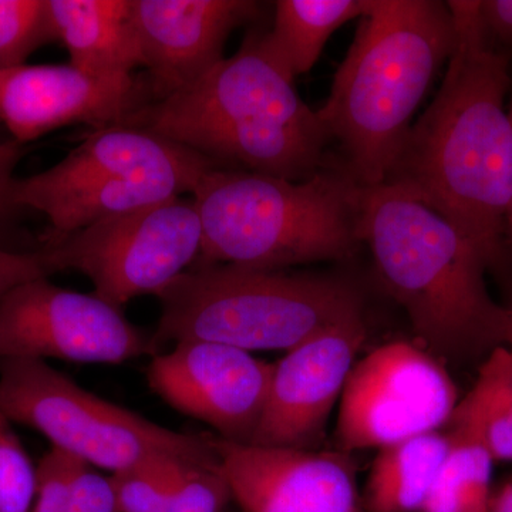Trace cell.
Masks as SVG:
<instances>
[{"mask_svg": "<svg viewBox=\"0 0 512 512\" xmlns=\"http://www.w3.org/2000/svg\"><path fill=\"white\" fill-rule=\"evenodd\" d=\"M456 42L430 106L412 124L382 184L439 212L510 284L505 225L512 192V52L485 28L480 0L447 2Z\"/></svg>", "mask_w": 512, "mask_h": 512, "instance_id": "6da1fadb", "label": "cell"}, {"mask_svg": "<svg viewBox=\"0 0 512 512\" xmlns=\"http://www.w3.org/2000/svg\"><path fill=\"white\" fill-rule=\"evenodd\" d=\"M295 77L255 28L201 79L134 111L123 126L190 148L221 168L305 181L332 163V141Z\"/></svg>", "mask_w": 512, "mask_h": 512, "instance_id": "7a4b0ae2", "label": "cell"}, {"mask_svg": "<svg viewBox=\"0 0 512 512\" xmlns=\"http://www.w3.org/2000/svg\"><path fill=\"white\" fill-rule=\"evenodd\" d=\"M359 235L421 348L444 363L504 346L507 308L488 292L490 264L439 212L389 185L363 187Z\"/></svg>", "mask_w": 512, "mask_h": 512, "instance_id": "3957f363", "label": "cell"}, {"mask_svg": "<svg viewBox=\"0 0 512 512\" xmlns=\"http://www.w3.org/2000/svg\"><path fill=\"white\" fill-rule=\"evenodd\" d=\"M456 42L440 0H370L318 119L363 187L382 184Z\"/></svg>", "mask_w": 512, "mask_h": 512, "instance_id": "277c9868", "label": "cell"}, {"mask_svg": "<svg viewBox=\"0 0 512 512\" xmlns=\"http://www.w3.org/2000/svg\"><path fill=\"white\" fill-rule=\"evenodd\" d=\"M363 185L340 157L305 181L214 167L192 192L200 215L198 264L284 271L352 258Z\"/></svg>", "mask_w": 512, "mask_h": 512, "instance_id": "5b68a950", "label": "cell"}, {"mask_svg": "<svg viewBox=\"0 0 512 512\" xmlns=\"http://www.w3.org/2000/svg\"><path fill=\"white\" fill-rule=\"evenodd\" d=\"M161 318L151 335L167 343H221L289 350L316 333L365 316V298L345 276L197 264L158 293Z\"/></svg>", "mask_w": 512, "mask_h": 512, "instance_id": "8992f818", "label": "cell"}, {"mask_svg": "<svg viewBox=\"0 0 512 512\" xmlns=\"http://www.w3.org/2000/svg\"><path fill=\"white\" fill-rule=\"evenodd\" d=\"M217 167L190 148L141 128H97L62 161L13 183V201L39 211L64 237L94 222L194 192Z\"/></svg>", "mask_w": 512, "mask_h": 512, "instance_id": "52a82bcc", "label": "cell"}, {"mask_svg": "<svg viewBox=\"0 0 512 512\" xmlns=\"http://www.w3.org/2000/svg\"><path fill=\"white\" fill-rule=\"evenodd\" d=\"M0 409L56 450L111 474L157 457L221 466L211 437L177 433L106 402L46 360H0Z\"/></svg>", "mask_w": 512, "mask_h": 512, "instance_id": "ba28073f", "label": "cell"}, {"mask_svg": "<svg viewBox=\"0 0 512 512\" xmlns=\"http://www.w3.org/2000/svg\"><path fill=\"white\" fill-rule=\"evenodd\" d=\"M42 244L59 272H82L94 295L120 309L138 296H157L190 269L201 252L202 227L194 201L174 198L42 238Z\"/></svg>", "mask_w": 512, "mask_h": 512, "instance_id": "9c48e42d", "label": "cell"}, {"mask_svg": "<svg viewBox=\"0 0 512 512\" xmlns=\"http://www.w3.org/2000/svg\"><path fill=\"white\" fill-rule=\"evenodd\" d=\"M458 400L444 363L419 343H386L356 362L339 402V451L383 448L440 431Z\"/></svg>", "mask_w": 512, "mask_h": 512, "instance_id": "30bf717a", "label": "cell"}, {"mask_svg": "<svg viewBox=\"0 0 512 512\" xmlns=\"http://www.w3.org/2000/svg\"><path fill=\"white\" fill-rule=\"evenodd\" d=\"M151 336L96 295L60 288L49 278L0 299V360L52 359L119 365L154 355Z\"/></svg>", "mask_w": 512, "mask_h": 512, "instance_id": "8fae6325", "label": "cell"}, {"mask_svg": "<svg viewBox=\"0 0 512 512\" xmlns=\"http://www.w3.org/2000/svg\"><path fill=\"white\" fill-rule=\"evenodd\" d=\"M271 363L221 343H175L154 357L148 386L178 412L210 424L220 439L249 444L264 414Z\"/></svg>", "mask_w": 512, "mask_h": 512, "instance_id": "7c38bea8", "label": "cell"}, {"mask_svg": "<svg viewBox=\"0 0 512 512\" xmlns=\"http://www.w3.org/2000/svg\"><path fill=\"white\" fill-rule=\"evenodd\" d=\"M367 339L365 316L316 333L272 367L252 446L315 450Z\"/></svg>", "mask_w": 512, "mask_h": 512, "instance_id": "4fadbf2b", "label": "cell"}, {"mask_svg": "<svg viewBox=\"0 0 512 512\" xmlns=\"http://www.w3.org/2000/svg\"><path fill=\"white\" fill-rule=\"evenodd\" d=\"M211 441L242 512H366L355 468L342 451Z\"/></svg>", "mask_w": 512, "mask_h": 512, "instance_id": "5bb4252c", "label": "cell"}, {"mask_svg": "<svg viewBox=\"0 0 512 512\" xmlns=\"http://www.w3.org/2000/svg\"><path fill=\"white\" fill-rule=\"evenodd\" d=\"M151 100L148 82L101 79L70 63L0 70V121L20 144L70 124H123Z\"/></svg>", "mask_w": 512, "mask_h": 512, "instance_id": "9a60e30c", "label": "cell"}, {"mask_svg": "<svg viewBox=\"0 0 512 512\" xmlns=\"http://www.w3.org/2000/svg\"><path fill=\"white\" fill-rule=\"evenodd\" d=\"M254 0H131L151 97L180 92L224 60L235 29L258 22Z\"/></svg>", "mask_w": 512, "mask_h": 512, "instance_id": "2e32d148", "label": "cell"}, {"mask_svg": "<svg viewBox=\"0 0 512 512\" xmlns=\"http://www.w3.org/2000/svg\"><path fill=\"white\" fill-rule=\"evenodd\" d=\"M49 8L72 66L109 80L133 79L144 66L131 0H49Z\"/></svg>", "mask_w": 512, "mask_h": 512, "instance_id": "e0dca14e", "label": "cell"}, {"mask_svg": "<svg viewBox=\"0 0 512 512\" xmlns=\"http://www.w3.org/2000/svg\"><path fill=\"white\" fill-rule=\"evenodd\" d=\"M448 450L441 431L380 448L363 494L366 512H420Z\"/></svg>", "mask_w": 512, "mask_h": 512, "instance_id": "ac0fdd59", "label": "cell"}, {"mask_svg": "<svg viewBox=\"0 0 512 512\" xmlns=\"http://www.w3.org/2000/svg\"><path fill=\"white\" fill-rule=\"evenodd\" d=\"M447 426L451 437L478 444L494 461H512L511 348L498 346L485 357Z\"/></svg>", "mask_w": 512, "mask_h": 512, "instance_id": "d6986e66", "label": "cell"}, {"mask_svg": "<svg viewBox=\"0 0 512 512\" xmlns=\"http://www.w3.org/2000/svg\"><path fill=\"white\" fill-rule=\"evenodd\" d=\"M274 5L269 45L296 79L315 66L336 30L366 15L370 0H278Z\"/></svg>", "mask_w": 512, "mask_h": 512, "instance_id": "ffe728a7", "label": "cell"}, {"mask_svg": "<svg viewBox=\"0 0 512 512\" xmlns=\"http://www.w3.org/2000/svg\"><path fill=\"white\" fill-rule=\"evenodd\" d=\"M32 512H119L110 476L52 447L37 466Z\"/></svg>", "mask_w": 512, "mask_h": 512, "instance_id": "44dd1931", "label": "cell"}, {"mask_svg": "<svg viewBox=\"0 0 512 512\" xmlns=\"http://www.w3.org/2000/svg\"><path fill=\"white\" fill-rule=\"evenodd\" d=\"M448 437L450 450L420 512H490L494 458L478 444Z\"/></svg>", "mask_w": 512, "mask_h": 512, "instance_id": "7402d4cb", "label": "cell"}, {"mask_svg": "<svg viewBox=\"0 0 512 512\" xmlns=\"http://www.w3.org/2000/svg\"><path fill=\"white\" fill-rule=\"evenodd\" d=\"M56 40L49 0H0V70L25 66L39 47Z\"/></svg>", "mask_w": 512, "mask_h": 512, "instance_id": "603a6c76", "label": "cell"}, {"mask_svg": "<svg viewBox=\"0 0 512 512\" xmlns=\"http://www.w3.org/2000/svg\"><path fill=\"white\" fill-rule=\"evenodd\" d=\"M232 501L221 466L181 463L151 512H228Z\"/></svg>", "mask_w": 512, "mask_h": 512, "instance_id": "cb8c5ba5", "label": "cell"}, {"mask_svg": "<svg viewBox=\"0 0 512 512\" xmlns=\"http://www.w3.org/2000/svg\"><path fill=\"white\" fill-rule=\"evenodd\" d=\"M0 409V512H32L37 467Z\"/></svg>", "mask_w": 512, "mask_h": 512, "instance_id": "d4e9b609", "label": "cell"}, {"mask_svg": "<svg viewBox=\"0 0 512 512\" xmlns=\"http://www.w3.org/2000/svg\"><path fill=\"white\" fill-rule=\"evenodd\" d=\"M25 153V144L18 141L0 143V248L16 252L42 248V242H36L20 228V218L25 210L13 201V183L16 180L13 173Z\"/></svg>", "mask_w": 512, "mask_h": 512, "instance_id": "484cf974", "label": "cell"}, {"mask_svg": "<svg viewBox=\"0 0 512 512\" xmlns=\"http://www.w3.org/2000/svg\"><path fill=\"white\" fill-rule=\"evenodd\" d=\"M57 272L59 268L55 258L46 245L30 252L0 248V299L18 286L36 279L49 278Z\"/></svg>", "mask_w": 512, "mask_h": 512, "instance_id": "4316f807", "label": "cell"}, {"mask_svg": "<svg viewBox=\"0 0 512 512\" xmlns=\"http://www.w3.org/2000/svg\"><path fill=\"white\" fill-rule=\"evenodd\" d=\"M480 10L495 42L512 52V0H480Z\"/></svg>", "mask_w": 512, "mask_h": 512, "instance_id": "83f0119b", "label": "cell"}, {"mask_svg": "<svg viewBox=\"0 0 512 512\" xmlns=\"http://www.w3.org/2000/svg\"><path fill=\"white\" fill-rule=\"evenodd\" d=\"M490 512H512V481L495 491Z\"/></svg>", "mask_w": 512, "mask_h": 512, "instance_id": "f1b7e54d", "label": "cell"}, {"mask_svg": "<svg viewBox=\"0 0 512 512\" xmlns=\"http://www.w3.org/2000/svg\"><path fill=\"white\" fill-rule=\"evenodd\" d=\"M508 113H510L512 121V87L510 92V103H508ZM505 245H507L508 255H510V259L512 261V192L510 207H508L507 225H505Z\"/></svg>", "mask_w": 512, "mask_h": 512, "instance_id": "f546056e", "label": "cell"}, {"mask_svg": "<svg viewBox=\"0 0 512 512\" xmlns=\"http://www.w3.org/2000/svg\"><path fill=\"white\" fill-rule=\"evenodd\" d=\"M505 308L504 346L512 349V305Z\"/></svg>", "mask_w": 512, "mask_h": 512, "instance_id": "4dcf8cb0", "label": "cell"}]
</instances>
